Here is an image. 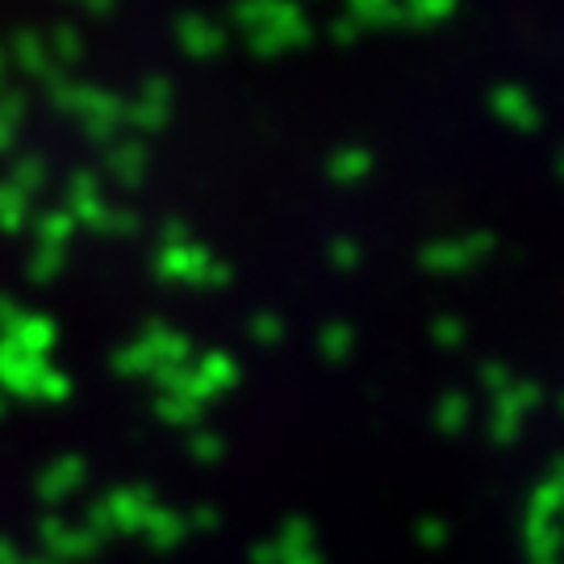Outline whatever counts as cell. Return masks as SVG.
<instances>
[{"instance_id": "cell-1", "label": "cell", "mask_w": 564, "mask_h": 564, "mask_svg": "<svg viewBox=\"0 0 564 564\" xmlns=\"http://www.w3.org/2000/svg\"><path fill=\"white\" fill-rule=\"evenodd\" d=\"M167 113H172V84L167 80H147L139 101L126 105V118L134 121L139 130H160V126H167Z\"/></svg>"}, {"instance_id": "cell-2", "label": "cell", "mask_w": 564, "mask_h": 564, "mask_svg": "<svg viewBox=\"0 0 564 564\" xmlns=\"http://www.w3.org/2000/svg\"><path fill=\"white\" fill-rule=\"evenodd\" d=\"M489 109H494L506 126H514V130H535V126H540V109L531 101V93L519 88V84L494 88V93H489Z\"/></svg>"}, {"instance_id": "cell-3", "label": "cell", "mask_w": 564, "mask_h": 564, "mask_svg": "<svg viewBox=\"0 0 564 564\" xmlns=\"http://www.w3.org/2000/svg\"><path fill=\"white\" fill-rule=\"evenodd\" d=\"M176 34H181L184 55H193V59H209V55H218L226 46V30L214 25L209 18H202V13L176 21Z\"/></svg>"}, {"instance_id": "cell-4", "label": "cell", "mask_w": 564, "mask_h": 564, "mask_svg": "<svg viewBox=\"0 0 564 564\" xmlns=\"http://www.w3.org/2000/svg\"><path fill=\"white\" fill-rule=\"evenodd\" d=\"M310 21H305V13H297V18L281 21V25H268V30H260V34H247L251 39V51L256 55H281V51H293V46H305L310 42Z\"/></svg>"}, {"instance_id": "cell-5", "label": "cell", "mask_w": 564, "mask_h": 564, "mask_svg": "<svg viewBox=\"0 0 564 564\" xmlns=\"http://www.w3.org/2000/svg\"><path fill=\"white\" fill-rule=\"evenodd\" d=\"M302 9L293 0H239L235 4V21L242 25V34H260L268 25H281V21L297 18Z\"/></svg>"}, {"instance_id": "cell-6", "label": "cell", "mask_w": 564, "mask_h": 564, "mask_svg": "<svg viewBox=\"0 0 564 564\" xmlns=\"http://www.w3.org/2000/svg\"><path fill=\"white\" fill-rule=\"evenodd\" d=\"M109 172L118 176L121 184H139L142 172H147V147L139 139H121L109 147Z\"/></svg>"}, {"instance_id": "cell-7", "label": "cell", "mask_w": 564, "mask_h": 564, "mask_svg": "<svg viewBox=\"0 0 564 564\" xmlns=\"http://www.w3.org/2000/svg\"><path fill=\"white\" fill-rule=\"evenodd\" d=\"M372 172V155L364 147H339L330 160H326V176L335 184H360Z\"/></svg>"}, {"instance_id": "cell-8", "label": "cell", "mask_w": 564, "mask_h": 564, "mask_svg": "<svg viewBox=\"0 0 564 564\" xmlns=\"http://www.w3.org/2000/svg\"><path fill=\"white\" fill-rule=\"evenodd\" d=\"M347 18L360 21L364 30L368 25H398L402 9H398V0H347Z\"/></svg>"}, {"instance_id": "cell-9", "label": "cell", "mask_w": 564, "mask_h": 564, "mask_svg": "<svg viewBox=\"0 0 564 564\" xmlns=\"http://www.w3.org/2000/svg\"><path fill=\"white\" fill-rule=\"evenodd\" d=\"M456 4H460V0H398L402 21H410V25H435V21H447L452 13H456Z\"/></svg>"}, {"instance_id": "cell-10", "label": "cell", "mask_w": 564, "mask_h": 564, "mask_svg": "<svg viewBox=\"0 0 564 564\" xmlns=\"http://www.w3.org/2000/svg\"><path fill=\"white\" fill-rule=\"evenodd\" d=\"M67 202L80 209V218H97L101 214V193H97V181H93V172H80L72 188H67Z\"/></svg>"}, {"instance_id": "cell-11", "label": "cell", "mask_w": 564, "mask_h": 564, "mask_svg": "<svg viewBox=\"0 0 564 564\" xmlns=\"http://www.w3.org/2000/svg\"><path fill=\"white\" fill-rule=\"evenodd\" d=\"M18 59L25 63V72H34V76H46L51 67H46V46H42V39H34V34H21L18 39Z\"/></svg>"}, {"instance_id": "cell-12", "label": "cell", "mask_w": 564, "mask_h": 564, "mask_svg": "<svg viewBox=\"0 0 564 564\" xmlns=\"http://www.w3.org/2000/svg\"><path fill=\"white\" fill-rule=\"evenodd\" d=\"M42 184V160H25L13 167V181H9V188H18L21 197L30 193V188H39Z\"/></svg>"}, {"instance_id": "cell-13", "label": "cell", "mask_w": 564, "mask_h": 564, "mask_svg": "<svg viewBox=\"0 0 564 564\" xmlns=\"http://www.w3.org/2000/svg\"><path fill=\"white\" fill-rule=\"evenodd\" d=\"M51 46H55V55L63 51V63H76V59H80V39H76V30H59Z\"/></svg>"}, {"instance_id": "cell-14", "label": "cell", "mask_w": 564, "mask_h": 564, "mask_svg": "<svg viewBox=\"0 0 564 564\" xmlns=\"http://www.w3.org/2000/svg\"><path fill=\"white\" fill-rule=\"evenodd\" d=\"M330 34H335V42H339V46H351V42L364 34V25H360V21H351V18H339L335 25H330Z\"/></svg>"}, {"instance_id": "cell-15", "label": "cell", "mask_w": 564, "mask_h": 564, "mask_svg": "<svg viewBox=\"0 0 564 564\" xmlns=\"http://www.w3.org/2000/svg\"><path fill=\"white\" fill-rule=\"evenodd\" d=\"M556 176H561V181H564V151H561V155H556Z\"/></svg>"}]
</instances>
